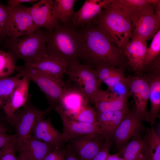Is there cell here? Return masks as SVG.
Wrapping results in <instances>:
<instances>
[{"instance_id":"cell-1","label":"cell","mask_w":160,"mask_h":160,"mask_svg":"<svg viewBox=\"0 0 160 160\" xmlns=\"http://www.w3.org/2000/svg\"><path fill=\"white\" fill-rule=\"evenodd\" d=\"M82 47L81 57L96 68L102 65L124 68L126 59L122 52L98 26L92 22L81 32Z\"/></svg>"},{"instance_id":"cell-2","label":"cell","mask_w":160,"mask_h":160,"mask_svg":"<svg viewBox=\"0 0 160 160\" xmlns=\"http://www.w3.org/2000/svg\"><path fill=\"white\" fill-rule=\"evenodd\" d=\"M92 22L100 27L123 53L132 36V23L128 15L110 3Z\"/></svg>"},{"instance_id":"cell-3","label":"cell","mask_w":160,"mask_h":160,"mask_svg":"<svg viewBox=\"0 0 160 160\" xmlns=\"http://www.w3.org/2000/svg\"><path fill=\"white\" fill-rule=\"evenodd\" d=\"M47 35V53L69 63L81 56L82 47L81 32L67 25L55 27Z\"/></svg>"},{"instance_id":"cell-4","label":"cell","mask_w":160,"mask_h":160,"mask_svg":"<svg viewBox=\"0 0 160 160\" xmlns=\"http://www.w3.org/2000/svg\"><path fill=\"white\" fill-rule=\"evenodd\" d=\"M47 35L39 29L34 33L11 40L8 38L5 47L16 60H21L29 65L47 53Z\"/></svg>"},{"instance_id":"cell-5","label":"cell","mask_w":160,"mask_h":160,"mask_svg":"<svg viewBox=\"0 0 160 160\" xmlns=\"http://www.w3.org/2000/svg\"><path fill=\"white\" fill-rule=\"evenodd\" d=\"M66 74L72 87L81 92L92 103L95 95L100 89L102 84L99 81L95 69L89 65H81L77 60L68 63Z\"/></svg>"},{"instance_id":"cell-6","label":"cell","mask_w":160,"mask_h":160,"mask_svg":"<svg viewBox=\"0 0 160 160\" xmlns=\"http://www.w3.org/2000/svg\"><path fill=\"white\" fill-rule=\"evenodd\" d=\"M29 81L34 82L53 103H59L63 95L69 86L63 79H60L37 69L24 65L17 66V71Z\"/></svg>"},{"instance_id":"cell-7","label":"cell","mask_w":160,"mask_h":160,"mask_svg":"<svg viewBox=\"0 0 160 160\" xmlns=\"http://www.w3.org/2000/svg\"><path fill=\"white\" fill-rule=\"evenodd\" d=\"M132 38L146 41L153 38L160 29V4L156 9L131 17Z\"/></svg>"},{"instance_id":"cell-8","label":"cell","mask_w":160,"mask_h":160,"mask_svg":"<svg viewBox=\"0 0 160 160\" xmlns=\"http://www.w3.org/2000/svg\"><path fill=\"white\" fill-rule=\"evenodd\" d=\"M26 7L21 4L12 8L7 34L8 39H15L32 33L39 29Z\"/></svg>"},{"instance_id":"cell-9","label":"cell","mask_w":160,"mask_h":160,"mask_svg":"<svg viewBox=\"0 0 160 160\" xmlns=\"http://www.w3.org/2000/svg\"><path fill=\"white\" fill-rule=\"evenodd\" d=\"M142 121L135 110L129 111L112 137L117 148L120 150L134 136L142 134L145 129Z\"/></svg>"},{"instance_id":"cell-10","label":"cell","mask_w":160,"mask_h":160,"mask_svg":"<svg viewBox=\"0 0 160 160\" xmlns=\"http://www.w3.org/2000/svg\"><path fill=\"white\" fill-rule=\"evenodd\" d=\"M54 110L62 120L63 127L61 137L64 141H68L79 136L103 135L102 131L99 126L79 121L72 119L59 105L56 106Z\"/></svg>"},{"instance_id":"cell-11","label":"cell","mask_w":160,"mask_h":160,"mask_svg":"<svg viewBox=\"0 0 160 160\" xmlns=\"http://www.w3.org/2000/svg\"><path fill=\"white\" fill-rule=\"evenodd\" d=\"M127 78L130 97H133L135 103V110L142 121H146L148 112L147 107L149 95L148 82L143 73L129 76Z\"/></svg>"},{"instance_id":"cell-12","label":"cell","mask_w":160,"mask_h":160,"mask_svg":"<svg viewBox=\"0 0 160 160\" xmlns=\"http://www.w3.org/2000/svg\"><path fill=\"white\" fill-rule=\"evenodd\" d=\"M105 139L102 135L76 137L70 139L69 149L80 160H91L102 148Z\"/></svg>"},{"instance_id":"cell-13","label":"cell","mask_w":160,"mask_h":160,"mask_svg":"<svg viewBox=\"0 0 160 160\" xmlns=\"http://www.w3.org/2000/svg\"><path fill=\"white\" fill-rule=\"evenodd\" d=\"M50 110L41 111L30 104H25L19 116L17 118L16 124V139L17 148L30 134L38 120Z\"/></svg>"},{"instance_id":"cell-14","label":"cell","mask_w":160,"mask_h":160,"mask_svg":"<svg viewBox=\"0 0 160 160\" xmlns=\"http://www.w3.org/2000/svg\"><path fill=\"white\" fill-rule=\"evenodd\" d=\"M29 81L23 77L13 92L3 104L2 108L6 119L15 124L17 118L15 111L26 103L28 97Z\"/></svg>"},{"instance_id":"cell-15","label":"cell","mask_w":160,"mask_h":160,"mask_svg":"<svg viewBox=\"0 0 160 160\" xmlns=\"http://www.w3.org/2000/svg\"><path fill=\"white\" fill-rule=\"evenodd\" d=\"M53 4V0H41L30 7H26L39 28L44 27L51 31L59 25V21L52 15Z\"/></svg>"},{"instance_id":"cell-16","label":"cell","mask_w":160,"mask_h":160,"mask_svg":"<svg viewBox=\"0 0 160 160\" xmlns=\"http://www.w3.org/2000/svg\"><path fill=\"white\" fill-rule=\"evenodd\" d=\"M146 41L132 38L123 52L127 64L137 75L143 74V62L148 48Z\"/></svg>"},{"instance_id":"cell-17","label":"cell","mask_w":160,"mask_h":160,"mask_svg":"<svg viewBox=\"0 0 160 160\" xmlns=\"http://www.w3.org/2000/svg\"><path fill=\"white\" fill-rule=\"evenodd\" d=\"M32 132L33 137L54 148H60L64 141L61 133L53 126L50 120H44L43 116L38 120Z\"/></svg>"},{"instance_id":"cell-18","label":"cell","mask_w":160,"mask_h":160,"mask_svg":"<svg viewBox=\"0 0 160 160\" xmlns=\"http://www.w3.org/2000/svg\"><path fill=\"white\" fill-rule=\"evenodd\" d=\"M148 82L149 88V99L151 108L148 112L146 121L151 126L154 125L156 118L159 117L160 109V70L144 72Z\"/></svg>"},{"instance_id":"cell-19","label":"cell","mask_w":160,"mask_h":160,"mask_svg":"<svg viewBox=\"0 0 160 160\" xmlns=\"http://www.w3.org/2000/svg\"><path fill=\"white\" fill-rule=\"evenodd\" d=\"M68 65V63L65 60L46 53L31 64L25 65L56 78L63 79L64 75L67 73Z\"/></svg>"},{"instance_id":"cell-20","label":"cell","mask_w":160,"mask_h":160,"mask_svg":"<svg viewBox=\"0 0 160 160\" xmlns=\"http://www.w3.org/2000/svg\"><path fill=\"white\" fill-rule=\"evenodd\" d=\"M125 160H149L148 145L146 134L134 136L119 151Z\"/></svg>"},{"instance_id":"cell-21","label":"cell","mask_w":160,"mask_h":160,"mask_svg":"<svg viewBox=\"0 0 160 160\" xmlns=\"http://www.w3.org/2000/svg\"><path fill=\"white\" fill-rule=\"evenodd\" d=\"M111 0H86L79 10L75 13L72 20L74 26L91 23Z\"/></svg>"},{"instance_id":"cell-22","label":"cell","mask_w":160,"mask_h":160,"mask_svg":"<svg viewBox=\"0 0 160 160\" xmlns=\"http://www.w3.org/2000/svg\"><path fill=\"white\" fill-rule=\"evenodd\" d=\"M97 112L99 126L105 139H111L114 132L129 111L128 107L121 110L107 112Z\"/></svg>"},{"instance_id":"cell-23","label":"cell","mask_w":160,"mask_h":160,"mask_svg":"<svg viewBox=\"0 0 160 160\" xmlns=\"http://www.w3.org/2000/svg\"><path fill=\"white\" fill-rule=\"evenodd\" d=\"M55 148L30 136L18 147L19 155L28 160H43L49 152Z\"/></svg>"},{"instance_id":"cell-24","label":"cell","mask_w":160,"mask_h":160,"mask_svg":"<svg viewBox=\"0 0 160 160\" xmlns=\"http://www.w3.org/2000/svg\"><path fill=\"white\" fill-rule=\"evenodd\" d=\"M110 3L131 17L154 10L160 4L159 0H111Z\"/></svg>"},{"instance_id":"cell-25","label":"cell","mask_w":160,"mask_h":160,"mask_svg":"<svg viewBox=\"0 0 160 160\" xmlns=\"http://www.w3.org/2000/svg\"><path fill=\"white\" fill-rule=\"evenodd\" d=\"M92 103L97 112L114 111L127 107V100L115 98L107 90L101 89L95 96Z\"/></svg>"},{"instance_id":"cell-26","label":"cell","mask_w":160,"mask_h":160,"mask_svg":"<svg viewBox=\"0 0 160 160\" xmlns=\"http://www.w3.org/2000/svg\"><path fill=\"white\" fill-rule=\"evenodd\" d=\"M89 103L87 97L78 89L69 86L60 98L58 105L64 111L70 113L88 105Z\"/></svg>"},{"instance_id":"cell-27","label":"cell","mask_w":160,"mask_h":160,"mask_svg":"<svg viewBox=\"0 0 160 160\" xmlns=\"http://www.w3.org/2000/svg\"><path fill=\"white\" fill-rule=\"evenodd\" d=\"M76 0H55L53 1L52 11L53 17L65 24L72 20L75 12L73 10Z\"/></svg>"},{"instance_id":"cell-28","label":"cell","mask_w":160,"mask_h":160,"mask_svg":"<svg viewBox=\"0 0 160 160\" xmlns=\"http://www.w3.org/2000/svg\"><path fill=\"white\" fill-rule=\"evenodd\" d=\"M65 113L76 121L99 126L97 111L94 108L88 105L73 112Z\"/></svg>"},{"instance_id":"cell-29","label":"cell","mask_w":160,"mask_h":160,"mask_svg":"<svg viewBox=\"0 0 160 160\" xmlns=\"http://www.w3.org/2000/svg\"><path fill=\"white\" fill-rule=\"evenodd\" d=\"M19 72L12 76L0 79V99L3 103L12 94L22 77Z\"/></svg>"},{"instance_id":"cell-30","label":"cell","mask_w":160,"mask_h":160,"mask_svg":"<svg viewBox=\"0 0 160 160\" xmlns=\"http://www.w3.org/2000/svg\"><path fill=\"white\" fill-rule=\"evenodd\" d=\"M16 61L9 52L0 50V79L10 76L16 71Z\"/></svg>"},{"instance_id":"cell-31","label":"cell","mask_w":160,"mask_h":160,"mask_svg":"<svg viewBox=\"0 0 160 160\" xmlns=\"http://www.w3.org/2000/svg\"><path fill=\"white\" fill-rule=\"evenodd\" d=\"M145 134L148 145L149 160H160V138L153 127L148 129Z\"/></svg>"},{"instance_id":"cell-32","label":"cell","mask_w":160,"mask_h":160,"mask_svg":"<svg viewBox=\"0 0 160 160\" xmlns=\"http://www.w3.org/2000/svg\"><path fill=\"white\" fill-rule=\"evenodd\" d=\"M160 29L159 30L152 38L150 45L148 48L143 62V67L160 56Z\"/></svg>"},{"instance_id":"cell-33","label":"cell","mask_w":160,"mask_h":160,"mask_svg":"<svg viewBox=\"0 0 160 160\" xmlns=\"http://www.w3.org/2000/svg\"><path fill=\"white\" fill-rule=\"evenodd\" d=\"M12 7L0 3V39L7 37Z\"/></svg>"},{"instance_id":"cell-34","label":"cell","mask_w":160,"mask_h":160,"mask_svg":"<svg viewBox=\"0 0 160 160\" xmlns=\"http://www.w3.org/2000/svg\"><path fill=\"white\" fill-rule=\"evenodd\" d=\"M16 149L15 138L5 144L0 149V160H18L15 156Z\"/></svg>"},{"instance_id":"cell-35","label":"cell","mask_w":160,"mask_h":160,"mask_svg":"<svg viewBox=\"0 0 160 160\" xmlns=\"http://www.w3.org/2000/svg\"><path fill=\"white\" fill-rule=\"evenodd\" d=\"M107 90L115 98L127 100L130 97L128 82L120 83Z\"/></svg>"},{"instance_id":"cell-36","label":"cell","mask_w":160,"mask_h":160,"mask_svg":"<svg viewBox=\"0 0 160 160\" xmlns=\"http://www.w3.org/2000/svg\"><path fill=\"white\" fill-rule=\"evenodd\" d=\"M120 68H121L102 65L97 67L95 70L97 77L100 83L102 84L105 79L116 72Z\"/></svg>"},{"instance_id":"cell-37","label":"cell","mask_w":160,"mask_h":160,"mask_svg":"<svg viewBox=\"0 0 160 160\" xmlns=\"http://www.w3.org/2000/svg\"><path fill=\"white\" fill-rule=\"evenodd\" d=\"M122 82H128L127 78L126 77L124 74L122 68H120L116 72L105 79L103 83L106 84L108 88Z\"/></svg>"},{"instance_id":"cell-38","label":"cell","mask_w":160,"mask_h":160,"mask_svg":"<svg viewBox=\"0 0 160 160\" xmlns=\"http://www.w3.org/2000/svg\"><path fill=\"white\" fill-rule=\"evenodd\" d=\"M113 143L111 139L105 138L102 148L91 160H105L109 154Z\"/></svg>"},{"instance_id":"cell-39","label":"cell","mask_w":160,"mask_h":160,"mask_svg":"<svg viewBox=\"0 0 160 160\" xmlns=\"http://www.w3.org/2000/svg\"><path fill=\"white\" fill-rule=\"evenodd\" d=\"M67 151L59 148H55L47 154L43 160H65Z\"/></svg>"},{"instance_id":"cell-40","label":"cell","mask_w":160,"mask_h":160,"mask_svg":"<svg viewBox=\"0 0 160 160\" xmlns=\"http://www.w3.org/2000/svg\"><path fill=\"white\" fill-rule=\"evenodd\" d=\"M15 138V135L8 134L6 128L0 122V149L5 144Z\"/></svg>"},{"instance_id":"cell-41","label":"cell","mask_w":160,"mask_h":160,"mask_svg":"<svg viewBox=\"0 0 160 160\" xmlns=\"http://www.w3.org/2000/svg\"><path fill=\"white\" fill-rule=\"evenodd\" d=\"M37 1L36 0H8L7 2L8 5L13 8L23 3H33Z\"/></svg>"},{"instance_id":"cell-42","label":"cell","mask_w":160,"mask_h":160,"mask_svg":"<svg viewBox=\"0 0 160 160\" xmlns=\"http://www.w3.org/2000/svg\"><path fill=\"white\" fill-rule=\"evenodd\" d=\"M65 160H80L76 155L70 150L67 151Z\"/></svg>"},{"instance_id":"cell-43","label":"cell","mask_w":160,"mask_h":160,"mask_svg":"<svg viewBox=\"0 0 160 160\" xmlns=\"http://www.w3.org/2000/svg\"><path fill=\"white\" fill-rule=\"evenodd\" d=\"M121 155L120 152L114 154H109L105 160H118Z\"/></svg>"},{"instance_id":"cell-44","label":"cell","mask_w":160,"mask_h":160,"mask_svg":"<svg viewBox=\"0 0 160 160\" xmlns=\"http://www.w3.org/2000/svg\"><path fill=\"white\" fill-rule=\"evenodd\" d=\"M118 160H125L123 157H119Z\"/></svg>"},{"instance_id":"cell-45","label":"cell","mask_w":160,"mask_h":160,"mask_svg":"<svg viewBox=\"0 0 160 160\" xmlns=\"http://www.w3.org/2000/svg\"><path fill=\"white\" fill-rule=\"evenodd\" d=\"M2 103L0 99V107H2Z\"/></svg>"}]
</instances>
